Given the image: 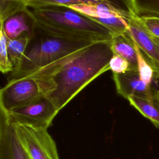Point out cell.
Instances as JSON below:
<instances>
[{"label":"cell","instance_id":"15","mask_svg":"<svg viewBox=\"0 0 159 159\" xmlns=\"http://www.w3.org/2000/svg\"><path fill=\"white\" fill-rule=\"evenodd\" d=\"M135 48L137 54V70L140 79L149 85H152L155 71L150 63L145 57L144 54L140 48L135 43Z\"/></svg>","mask_w":159,"mask_h":159},{"label":"cell","instance_id":"20","mask_svg":"<svg viewBox=\"0 0 159 159\" xmlns=\"http://www.w3.org/2000/svg\"><path fill=\"white\" fill-rule=\"evenodd\" d=\"M139 18L148 32L153 37L159 39V16H142Z\"/></svg>","mask_w":159,"mask_h":159},{"label":"cell","instance_id":"4","mask_svg":"<svg viewBox=\"0 0 159 159\" xmlns=\"http://www.w3.org/2000/svg\"><path fill=\"white\" fill-rule=\"evenodd\" d=\"M44 96L45 89L39 78L32 75L12 78L0 91V110L7 113Z\"/></svg>","mask_w":159,"mask_h":159},{"label":"cell","instance_id":"5","mask_svg":"<svg viewBox=\"0 0 159 159\" xmlns=\"http://www.w3.org/2000/svg\"><path fill=\"white\" fill-rule=\"evenodd\" d=\"M12 124L30 159H60L55 142L47 129Z\"/></svg>","mask_w":159,"mask_h":159},{"label":"cell","instance_id":"19","mask_svg":"<svg viewBox=\"0 0 159 159\" xmlns=\"http://www.w3.org/2000/svg\"><path fill=\"white\" fill-rule=\"evenodd\" d=\"M25 7L19 0H0V22Z\"/></svg>","mask_w":159,"mask_h":159},{"label":"cell","instance_id":"3","mask_svg":"<svg viewBox=\"0 0 159 159\" xmlns=\"http://www.w3.org/2000/svg\"><path fill=\"white\" fill-rule=\"evenodd\" d=\"M37 30V29H36ZM40 34L27 47L19 67L12 72V78L30 75L48 65L96 42L71 40ZM11 78V79H12Z\"/></svg>","mask_w":159,"mask_h":159},{"label":"cell","instance_id":"16","mask_svg":"<svg viewBox=\"0 0 159 159\" xmlns=\"http://www.w3.org/2000/svg\"><path fill=\"white\" fill-rule=\"evenodd\" d=\"M91 19L106 27L112 32L113 35L126 33L129 28V22L130 20L123 17H114L108 19Z\"/></svg>","mask_w":159,"mask_h":159},{"label":"cell","instance_id":"23","mask_svg":"<svg viewBox=\"0 0 159 159\" xmlns=\"http://www.w3.org/2000/svg\"><path fill=\"white\" fill-rule=\"evenodd\" d=\"M30 1V0H19V1L22 4L24 5V6H25V4L26 2H27L28 1Z\"/></svg>","mask_w":159,"mask_h":159},{"label":"cell","instance_id":"6","mask_svg":"<svg viewBox=\"0 0 159 159\" xmlns=\"http://www.w3.org/2000/svg\"><path fill=\"white\" fill-rule=\"evenodd\" d=\"M59 111L46 96L6 113L11 122L48 129Z\"/></svg>","mask_w":159,"mask_h":159},{"label":"cell","instance_id":"18","mask_svg":"<svg viewBox=\"0 0 159 159\" xmlns=\"http://www.w3.org/2000/svg\"><path fill=\"white\" fill-rule=\"evenodd\" d=\"M132 2L139 16H159V0H132Z\"/></svg>","mask_w":159,"mask_h":159},{"label":"cell","instance_id":"8","mask_svg":"<svg viewBox=\"0 0 159 159\" xmlns=\"http://www.w3.org/2000/svg\"><path fill=\"white\" fill-rule=\"evenodd\" d=\"M117 93L127 99L130 96H139L154 99L157 89L152 85L143 81L139 76L137 70L130 69L124 73H112Z\"/></svg>","mask_w":159,"mask_h":159},{"label":"cell","instance_id":"1","mask_svg":"<svg viewBox=\"0 0 159 159\" xmlns=\"http://www.w3.org/2000/svg\"><path fill=\"white\" fill-rule=\"evenodd\" d=\"M112 55L110 41H98L30 75L42 81L46 96L60 111L87 85L110 70Z\"/></svg>","mask_w":159,"mask_h":159},{"label":"cell","instance_id":"7","mask_svg":"<svg viewBox=\"0 0 159 159\" xmlns=\"http://www.w3.org/2000/svg\"><path fill=\"white\" fill-rule=\"evenodd\" d=\"M127 33L140 48L154 68L155 73H158L159 48L154 37L142 24L139 16H136L129 20Z\"/></svg>","mask_w":159,"mask_h":159},{"label":"cell","instance_id":"22","mask_svg":"<svg viewBox=\"0 0 159 159\" xmlns=\"http://www.w3.org/2000/svg\"><path fill=\"white\" fill-rule=\"evenodd\" d=\"M154 99L159 106V90H158V89L156 91V92L155 93Z\"/></svg>","mask_w":159,"mask_h":159},{"label":"cell","instance_id":"9","mask_svg":"<svg viewBox=\"0 0 159 159\" xmlns=\"http://www.w3.org/2000/svg\"><path fill=\"white\" fill-rule=\"evenodd\" d=\"M0 159H30L22 146L13 124L0 110Z\"/></svg>","mask_w":159,"mask_h":159},{"label":"cell","instance_id":"13","mask_svg":"<svg viewBox=\"0 0 159 159\" xmlns=\"http://www.w3.org/2000/svg\"><path fill=\"white\" fill-rule=\"evenodd\" d=\"M127 100L132 106L159 129V106L155 99L130 96Z\"/></svg>","mask_w":159,"mask_h":159},{"label":"cell","instance_id":"12","mask_svg":"<svg viewBox=\"0 0 159 159\" xmlns=\"http://www.w3.org/2000/svg\"><path fill=\"white\" fill-rule=\"evenodd\" d=\"M111 48L113 53L125 59L132 70H137V54L134 42L126 32L114 34L110 40Z\"/></svg>","mask_w":159,"mask_h":159},{"label":"cell","instance_id":"2","mask_svg":"<svg viewBox=\"0 0 159 159\" xmlns=\"http://www.w3.org/2000/svg\"><path fill=\"white\" fill-rule=\"evenodd\" d=\"M28 7L35 29L48 35L90 42L110 41L113 35L104 25L67 6Z\"/></svg>","mask_w":159,"mask_h":159},{"label":"cell","instance_id":"14","mask_svg":"<svg viewBox=\"0 0 159 159\" xmlns=\"http://www.w3.org/2000/svg\"><path fill=\"white\" fill-rule=\"evenodd\" d=\"M31 38L27 36L21 37L16 39H8L7 51L14 70H17L20 65Z\"/></svg>","mask_w":159,"mask_h":159},{"label":"cell","instance_id":"11","mask_svg":"<svg viewBox=\"0 0 159 159\" xmlns=\"http://www.w3.org/2000/svg\"><path fill=\"white\" fill-rule=\"evenodd\" d=\"M78 4H104L120 11L126 18L130 19L137 16L132 0H30L25 4L29 7L46 6H70Z\"/></svg>","mask_w":159,"mask_h":159},{"label":"cell","instance_id":"17","mask_svg":"<svg viewBox=\"0 0 159 159\" xmlns=\"http://www.w3.org/2000/svg\"><path fill=\"white\" fill-rule=\"evenodd\" d=\"M7 40L3 26L1 25L0 29V70L2 73L6 74L12 72L14 70L13 66L9 57L7 51Z\"/></svg>","mask_w":159,"mask_h":159},{"label":"cell","instance_id":"10","mask_svg":"<svg viewBox=\"0 0 159 159\" xmlns=\"http://www.w3.org/2000/svg\"><path fill=\"white\" fill-rule=\"evenodd\" d=\"M8 39L27 36L30 38L35 30V21L28 7L12 14L1 22Z\"/></svg>","mask_w":159,"mask_h":159},{"label":"cell","instance_id":"21","mask_svg":"<svg viewBox=\"0 0 159 159\" xmlns=\"http://www.w3.org/2000/svg\"><path fill=\"white\" fill-rule=\"evenodd\" d=\"M109 68L112 73H124L131 69L129 63L120 56L113 53L109 61Z\"/></svg>","mask_w":159,"mask_h":159},{"label":"cell","instance_id":"25","mask_svg":"<svg viewBox=\"0 0 159 159\" xmlns=\"http://www.w3.org/2000/svg\"><path fill=\"white\" fill-rule=\"evenodd\" d=\"M157 75H158V78H159V73H157Z\"/></svg>","mask_w":159,"mask_h":159},{"label":"cell","instance_id":"24","mask_svg":"<svg viewBox=\"0 0 159 159\" xmlns=\"http://www.w3.org/2000/svg\"><path fill=\"white\" fill-rule=\"evenodd\" d=\"M154 39H155V42H156V43H157V45H158V48H159V39H157V38H156V37H154Z\"/></svg>","mask_w":159,"mask_h":159}]
</instances>
